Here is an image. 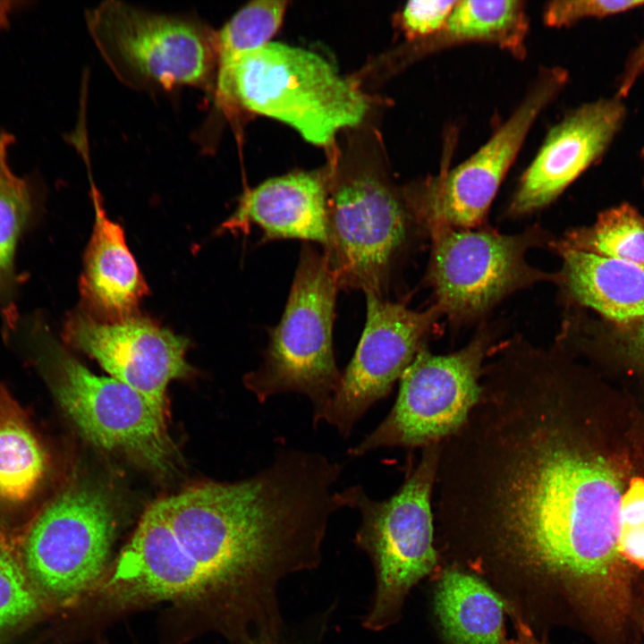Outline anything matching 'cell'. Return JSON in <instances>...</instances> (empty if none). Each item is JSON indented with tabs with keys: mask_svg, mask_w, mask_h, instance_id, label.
Instances as JSON below:
<instances>
[{
	"mask_svg": "<svg viewBox=\"0 0 644 644\" xmlns=\"http://www.w3.org/2000/svg\"><path fill=\"white\" fill-rule=\"evenodd\" d=\"M439 443L432 505L445 550L503 595L589 599L620 588L623 484L576 426L559 357L510 343Z\"/></svg>",
	"mask_w": 644,
	"mask_h": 644,
	"instance_id": "6da1fadb",
	"label": "cell"
},
{
	"mask_svg": "<svg viewBox=\"0 0 644 644\" xmlns=\"http://www.w3.org/2000/svg\"><path fill=\"white\" fill-rule=\"evenodd\" d=\"M217 102L289 124L307 141L329 145L363 119L368 100L351 80L311 51L269 42L215 79Z\"/></svg>",
	"mask_w": 644,
	"mask_h": 644,
	"instance_id": "7a4b0ae2",
	"label": "cell"
},
{
	"mask_svg": "<svg viewBox=\"0 0 644 644\" xmlns=\"http://www.w3.org/2000/svg\"><path fill=\"white\" fill-rule=\"evenodd\" d=\"M438 450L439 443L423 447L419 462L386 500L370 498L360 486L339 492L343 506L360 513L354 541L375 571L374 595L361 622L366 630L396 623L410 590L438 565L432 506Z\"/></svg>",
	"mask_w": 644,
	"mask_h": 644,
	"instance_id": "3957f363",
	"label": "cell"
},
{
	"mask_svg": "<svg viewBox=\"0 0 644 644\" xmlns=\"http://www.w3.org/2000/svg\"><path fill=\"white\" fill-rule=\"evenodd\" d=\"M13 333L38 353L54 377L61 407L89 442L156 470L173 465L165 411L126 384L87 369L65 352L42 317L18 320Z\"/></svg>",
	"mask_w": 644,
	"mask_h": 644,
	"instance_id": "277c9868",
	"label": "cell"
},
{
	"mask_svg": "<svg viewBox=\"0 0 644 644\" xmlns=\"http://www.w3.org/2000/svg\"><path fill=\"white\" fill-rule=\"evenodd\" d=\"M338 289L324 254L304 242L284 313L270 331L263 362L244 377L259 402L284 393L305 394L315 417L332 397L342 377L333 349Z\"/></svg>",
	"mask_w": 644,
	"mask_h": 644,
	"instance_id": "5b68a950",
	"label": "cell"
},
{
	"mask_svg": "<svg viewBox=\"0 0 644 644\" xmlns=\"http://www.w3.org/2000/svg\"><path fill=\"white\" fill-rule=\"evenodd\" d=\"M87 25L107 65L130 87L172 90L215 86L216 31L193 17L113 0L89 11Z\"/></svg>",
	"mask_w": 644,
	"mask_h": 644,
	"instance_id": "8992f818",
	"label": "cell"
},
{
	"mask_svg": "<svg viewBox=\"0 0 644 644\" xmlns=\"http://www.w3.org/2000/svg\"><path fill=\"white\" fill-rule=\"evenodd\" d=\"M324 256L337 286L384 297L393 275L419 234L408 201L382 180L358 174L327 195Z\"/></svg>",
	"mask_w": 644,
	"mask_h": 644,
	"instance_id": "52a82bcc",
	"label": "cell"
},
{
	"mask_svg": "<svg viewBox=\"0 0 644 644\" xmlns=\"http://www.w3.org/2000/svg\"><path fill=\"white\" fill-rule=\"evenodd\" d=\"M426 234L431 239L428 280L435 305L452 321H471L511 293L538 282L558 280V275L527 261L530 249L549 242V236L538 226L516 234L435 226Z\"/></svg>",
	"mask_w": 644,
	"mask_h": 644,
	"instance_id": "ba28073f",
	"label": "cell"
},
{
	"mask_svg": "<svg viewBox=\"0 0 644 644\" xmlns=\"http://www.w3.org/2000/svg\"><path fill=\"white\" fill-rule=\"evenodd\" d=\"M491 341L485 331L449 354H434L423 347L400 378L390 412L349 454L358 457L380 447H425L454 433L479 396Z\"/></svg>",
	"mask_w": 644,
	"mask_h": 644,
	"instance_id": "9c48e42d",
	"label": "cell"
},
{
	"mask_svg": "<svg viewBox=\"0 0 644 644\" xmlns=\"http://www.w3.org/2000/svg\"><path fill=\"white\" fill-rule=\"evenodd\" d=\"M566 80L567 72L562 68L542 71L509 119L470 157L406 191L424 234L435 226L456 230L481 226L531 126Z\"/></svg>",
	"mask_w": 644,
	"mask_h": 644,
	"instance_id": "30bf717a",
	"label": "cell"
},
{
	"mask_svg": "<svg viewBox=\"0 0 644 644\" xmlns=\"http://www.w3.org/2000/svg\"><path fill=\"white\" fill-rule=\"evenodd\" d=\"M106 496L89 487L57 496L36 516L22 548L35 589L57 601L79 597L102 576L114 538Z\"/></svg>",
	"mask_w": 644,
	"mask_h": 644,
	"instance_id": "8fae6325",
	"label": "cell"
},
{
	"mask_svg": "<svg viewBox=\"0 0 644 644\" xmlns=\"http://www.w3.org/2000/svg\"><path fill=\"white\" fill-rule=\"evenodd\" d=\"M366 294L365 326L340 384L314 426L326 421L347 438L364 413L386 398L442 315L436 305L417 311L401 303Z\"/></svg>",
	"mask_w": 644,
	"mask_h": 644,
	"instance_id": "7c38bea8",
	"label": "cell"
},
{
	"mask_svg": "<svg viewBox=\"0 0 644 644\" xmlns=\"http://www.w3.org/2000/svg\"><path fill=\"white\" fill-rule=\"evenodd\" d=\"M63 338L164 411L169 383L192 371L188 339L138 314L107 322L78 308L67 316Z\"/></svg>",
	"mask_w": 644,
	"mask_h": 644,
	"instance_id": "4fadbf2b",
	"label": "cell"
},
{
	"mask_svg": "<svg viewBox=\"0 0 644 644\" xmlns=\"http://www.w3.org/2000/svg\"><path fill=\"white\" fill-rule=\"evenodd\" d=\"M622 99L585 104L551 129L519 182L510 215L524 216L549 205L603 156L625 119Z\"/></svg>",
	"mask_w": 644,
	"mask_h": 644,
	"instance_id": "5bb4252c",
	"label": "cell"
},
{
	"mask_svg": "<svg viewBox=\"0 0 644 644\" xmlns=\"http://www.w3.org/2000/svg\"><path fill=\"white\" fill-rule=\"evenodd\" d=\"M326 203L327 189L320 175L288 174L244 192L236 210L218 231L247 233L256 225L264 242L298 239L324 247L327 241Z\"/></svg>",
	"mask_w": 644,
	"mask_h": 644,
	"instance_id": "9a60e30c",
	"label": "cell"
},
{
	"mask_svg": "<svg viewBox=\"0 0 644 644\" xmlns=\"http://www.w3.org/2000/svg\"><path fill=\"white\" fill-rule=\"evenodd\" d=\"M90 195L95 219L80 277V309L101 321L121 320L137 314L148 287L123 228L107 216L92 182Z\"/></svg>",
	"mask_w": 644,
	"mask_h": 644,
	"instance_id": "2e32d148",
	"label": "cell"
},
{
	"mask_svg": "<svg viewBox=\"0 0 644 644\" xmlns=\"http://www.w3.org/2000/svg\"><path fill=\"white\" fill-rule=\"evenodd\" d=\"M557 250L564 260L558 281L574 301L622 324L644 318V269L586 251Z\"/></svg>",
	"mask_w": 644,
	"mask_h": 644,
	"instance_id": "e0dca14e",
	"label": "cell"
},
{
	"mask_svg": "<svg viewBox=\"0 0 644 644\" xmlns=\"http://www.w3.org/2000/svg\"><path fill=\"white\" fill-rule=\"evenodd\" d=\"M434 610L447 644H507L503 598L470 571L452 566L442 572Z\"/></svg>",
	"mask_w": 644,
	"mask_h": 644,
	"instance_id": "ac0fdd59",
	"label": "cell"
},
{
	"mask_svg": "<svg viewBox=\"0 0 644 644\" xmlns=\"http://www.w3.org/2000/svg\"><path fill=\"white\" fill-rule=\"evenodd\" d=\"M49 468L29 416L0 385V510L19 512L39 496Z\"/></svg>",
	"mask_w": 644,
	"mask_h": 644,
	"instance_id": "d6986e66",
	"label": "cell"
},
{
	"mask_svg": "<svg viewBox=\"0 0 644 644\" xmlns=\"http://www.w3.org/2000/svg\"><path fill=\"white\" fill-rule=\"evenodd\" d=\"M527 31L524 2L465 0L457 1L444 29L425 41L432 49L459 43H491L521 58Z\"/></svg>",
	"mask_w": 644,
	"mask_h": 644,
	"instance_id": "ffe728a7",
	"label": "cell"
},
{
	"mask_svg": "<svg viewBox=\"0 0 644 644\" xmlns=\"http://www.w3.org/2000/svg\"><path fill=\"white\" fill-rule=\"evenodd\" d=\"M13 142L11 134L0 132V309L5 323L17 317L13 309L19 282L14 265L16 246L38 211L32 185L17 176L8 164V148Z\"/></svg>",
	"mask_w": 644,
	"mask_h": 644,
	"instance_id": "44dd1931",
	"label": "cell"
},
{
	"mask_svg": "<svg viewBox=\"0 0 644 644\" xmlns=\"http://www.w3.org/2000/svg\"><path fill=\"white\" fill-rule=\"evenodd\" d=\"M555 249L618 259L644 269V216L627 203L603 211L591 226L568 232Z\"/></svg>",
	"mask_w": 644,
	"mask_h": 644,
	"instance_id": "7402d4cb",
	"label": "cell"
},
{
	"mask_svg": "<svg viewBox=\"0 0 644 644\" xmlns=\"http://www.w3.org/2000/svg\"><path fill=\"white\" fill-rule=\"evenodd\" d=\"M286 4L282 0L250 2L216 31V72L269 43L282 24Z\"/></svg>",
	"mask_w": 644,
	"mask_h": 644,
	"instance_id": "603a6c76",
	"label": "cell"
},
{
	"mask_svg": "<svg viewBox=\"0 0 644 644\" xmlns=\"http://www.w3.org/2000/svg\"><path fill=\"white\" fill-rule=\"evenodd\" d=\"M38 606L37 589L26 572L0 553V632L30 617Z\"/></svg>",
	"mask_w": 644,
	"mask_h": 644,
	"instance_id": "cb8c5ba5",
	"label": "cell"
},
{
	"mask_svg": "<svg viewBox=\"0 0 644 644\" xmlns=\"http://www.w3.org/2000/svg\"><path fill=\"white\" fill-rule=\"evenodd\" d=\"M644 6V0H563L549 2L544 21L550 27H564L583 19L604 18Z\"/></svg>",
	"mask_w": 644,
	"mask_h": 644,
	"instance_id": "d4e9b609",
	"label": "cell"
},
{
	"mask_svg": "<svg viewBox=\"0 0 644 644\" xmlns=\"http://www.w3.org/2000/svg\"><path fill=\"white\" fill-rule=\"evenodd\" d=\"M457 1H410L402 12L401 23L410 39L429 38L445 26Z\"/></svg>",
	"mask_w": 644,
	"mask_h": 644,
	"instance_id": "484cf974",
	"label": "cell"
},
{
	"mask_svg": "<svg viewBox=\"0 0 644 644\" xmlns=\"http://www.w3.org/2000/svg\"><path fill=\"white\" fill-rule=\"evenodd\" d=\"M620 526L644 522V477H634L623 493L620 503Z\"/></svg>",
	"mask_w": 644,
	"mask_h": 644,
	"instance_id": "4316f807",
	"label": "cell"
},
{
	"mask_svg": "<svg viewBox=\"0 0 644 644\" xmlns=\"http://www.w3.org/2000/svg\"><path fill=\"white\" fill-rule=\"evenodd\" d=\"M644 73V38L630 54L618 82L616 96L623 98Z\"/></svg>",
	"mask_w": 644,
	"mask_h": 644,
	"instance_id": "83f0119b",
	"label": "cell"
},
{
	"mask_svg": "<svg viewBox=\"0 0 644 644\" xmlns=\"http://www.w3.org/2000/svg\"><path fill=\"white\" fill-rule=\"evenodd\" d=\"M624 325V346L631 354L644 363V318Z\"/></svg>",
	"mask_w": 644,
	"mask_h": 644,
	"instance_id": "f1b7e54d",
	"label": "cell"
},
{
	"mask_svg": "<svg viewBox=\"0 0 644 644\" xmlns=\"http://www.w3.org/2000/svg\"><path fill=\"white\" fill-rule=\"evenodd\" d=\"M514 625V636L507 644H546L544 639L538 638L534 630L517 614L508 611Z\"/></svg>",
	"mask_w": 644,
	"mask_h": 644,
	"instance_id": "f546056e",
	"label": "cell"
},
{
	"mask_svg": "<svg viewBox=\"0 0 644 644\" xmlns=\"http://www.w3.org/2000/svg\"><path fill=\"white\" fill-rule=\"evenodd\" d=\"M241 644H292L285 640L284 634L273 635H253L243 639Z\"/></svg>",
	"mask_w": 644,
	"mask_h": 644,
	"instance_id": "4dcf8cb0",
	"label": "cell"
},
{
	"mask_svg": "<svg viewBox=\"0 0 644 644\" xmlns=\"http://www.w3.org/2000/svg\"><path fill=\"white\" fill-rule=\"evenodd\" d=\"M15 4L13 1H0V29L5 28L9 21V14Z\"/></svg>",
	"mask_w": 644,
	"mask_h": 644,
	"instance_id": "1f68e13d",
	"label": "cell"
}]
</instances>
